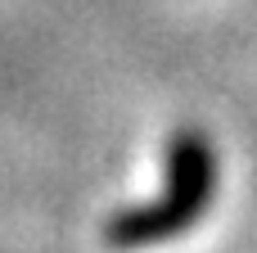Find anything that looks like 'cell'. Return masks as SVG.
<instances>
[{
	"mask_svg": "<svg viewBox=\"0 0 257 253\" xmlns=\"http://www.w3.org/2000/svg\"><path fill=\"white\" fill-rule=\"evenodd\" d=\"M217 172H221V158L212 140L194 127L176 131L163 158V190L145 204L117 208L104 222V244L117 253H136L185 235L217 199Z\"/></svg>",
	"mask_w": 257,
	"mask_h": 253,
	"instance_id": "cell-1",
	"label": "cell"
}]
</instances>
